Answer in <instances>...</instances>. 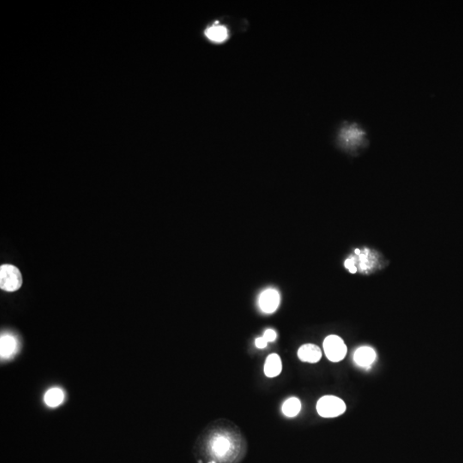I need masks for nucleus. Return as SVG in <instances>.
I'll list each match as a JSON object with an SVG mask.
<instances>
[{
	"mask_svg": "<svg viewBox=\"0 0 463 463\" xmlns=\"http://www.w3.org/2000/svg\"><path fill=\"white\" fill-rule=\"evenodd\" d=\"M242 454V444L225 435L212 437L204 450L206 463H235Z\"/></svg>",
	"mask_w": 463,
	"mask_h": 463,
	"instance_id": "f257e3e1",
	"label": "nucleus"
},
{
	"mask_svg": "<svg viewBox=\"0 0 463 463\" xmlns=\"http://www.w3.org/2000/svg\"><path fill=\"white\" fill-rule=\"evenodd\" d=\"M339 142L348 149H355L367 142V133L357 124H346L339 131Z\"/></svg>",
	"mask_w": 463,
	"mask_h": 463,
	"instance_id": "f03ea898",
	"label": "nucleus"
},
{
	"mask_svg": "<svg viewBox=\"0 0 463 463\" xmlns=\"http://www.w3.org/2000/svg\"><path fill=\"white\" fill-rule=\"evenodd\" d=\"M318 415L324 418H336L346 411V404L339 397L325 396L317 403Z\"/></svg>",
	"mask_w": 463,
	"mask_h": 463,
	"instance_id": "7ed1b4c3",
	"label": "nucleus"
},
{
	"mask_svg": "<svg viewBox=\"0 0 463 463\" xmlns=\"http://www.w3.org/2000/svg\"><path fill=\"white\" fill-rule=\"evenodd\" d=\"M22 276L17 267L3 264L0 267V288L7 292H15L21 288Z\"/></svg>",
	"mask_w": 463,
	"mask_h": 463,
	"instance_id": "20e7f679",
	"label": "nucleus"
},
{
	"mask_svg": "<svg viewBox=\"0 0 463 463\" xmlns=\"http://www.w3.org/2000/svg\"><path fill=\"white\" fill-rule=\"evenodd\" d=\"M324 349L328 360L335 363L342 361L348 352L345 342H343L340 336L336 335H331L325 338Z\"/></svg>",
	"mask_w": 463,
	"mask_h": 463,
	"instance_id": "39448f33",
	"label": "nucleus"
},
{
	"mask_svg": "<svg viewBox=\"0 0 463 463\" xmlns=\"http://www.w3.org/2000/svg\"><path fill=\"white\" fill-rule=\"evenodd\" d=\"M280 305V294L276 289H267L259 297V306L265 313L276 312Z\"/></svg>",
	"mask_w": 463,
	"mask_h": 463,
	"instance_id": "423d86ee",
	"label": "nucleus"
},
{
	"mask_svg": "<svg viewBox=\"0 0 463 463\" xmlns=\"http://www.w3.org/2000/svg\"><path fill=\"white\" fill-rule=\"evenodd\" d=\"M377 359L375 350L371 347H360L355 351L354 360L355 364L360 367L370 368Z\"/></svg>",
	"mask_w": 463,
	"mask_h": 463,
	"instance_id": "0eeeda50",
	"label": "nucleus"
},
{
	"mask_svg": "<svg viewBox=\"0 0 463 463\" xmlns=\"http://www.w3.org/2000/svg\"><path fill=\"white\" fill-rule=\"evenodd\" d=\"M298 356L303 362L317 363L321 360V349L315 344H312V343L305 344V345L301 346L299 349Z\"/></svg>",
	"mask_w": 463,
	"mask_h": 463,
	"instance_id": "6e6552de",
	"label": "nucleus"
},
{
	"mask_svg": "<svg viewBox=\"0 0 463 463\" xmlns=\"http://www.w3.org/2000/svg\"><path fill=\"white\" fill-rule=\"evenodd\" d=\"M17 349V341L11 335H3L0 338V355L3 360L12 357Z\"/></svg>",
	"mask_w": 463,
	"mask_h": 463,
	"instance_id": "1a4fd4ad",
	"label": "nucleus"
},
{
	"mask_svg": "<svg viewBox=\"0 0 463 463\" xmlns=\"http://www.w3.org/2000/svg\"><path fill=\"white\" fill-rule=\"evenodd\" d=\"M204 34L210 41L215 43L224 42L229 36L227 27L220 24H214L208 27L204 32Z\"/></svg>",
	"mask_w": 463,
	"mask_h": 463,
	"instance_id": "9d476101",
	"label": "nucleus"
},
{
	"mask_svg": "<svg viewBox=\"0 0 463 463\" xmlns=\"http://www.w3.org/2000/svg\"><path fill=\"white\" fill-rule=\"evenodd\" d=\"M282 360L279 355L276 354H270L268 356L264 365V373L268 378H276L282 373Z\"/></svg>",
	"mask_w": 463,
	"mask_h": 463,
	"instance_id": "9b49d317",
	"label": "nucleus"
},
{
	"mask_svg": "<svg viewBox=\"0 0 463 463\" xmlns=\"http://www.w3.org/2000/svg\"><path fill=\"white\" fill-rule=\"evenodd\" d=\"M64 393L59 388H51L44 396V402L50 408H56L64 403Z\"/></svg>",
	"mask_w": 463,
	"mask_h": 463,
	"instance_id": "f8f14e48",
	"label": "nucleus"
},
{
	"mask_svg": "<svg viewBox=\"0 0 463 463\" xmlns=\"http://www.w3.org/2000/svg\"><path fill=\"white\" fill-rule=\"evenodd\" d=\"M301 410V403L296 397H291L285 402L282 406V413L287 417L293 418L299 415Z\"/></svg>",
	"mask_w": 463,
	"mask_h": 463,
	"instance_id": "ddd939ff",
	"label": "nucleus"
},
{
	"mask_svg": "<svg viewBox=\"0 0 463 463\" xmlns=\"http://www.w3.org/2000/svg\"><path fill=\"white\" fill-rule=\"evenodd\" d=\"M276 336H277V335H276V331L271 330V329L267 330L264 334V338L268 342H274L276 339Z\"/></svg>",
	"mask_w": 463,
	"mask_h": 463,
	"instance_id": "4468645a",
	"label": "nucleus"
},
{
	"mask_svg": "<svg viewBox=\"0 0 463 463\" xmlns=\"http://www.w3.org/2000/svg\"><path fill=\"white\" fill-rule=\"evenodd\" d=\"M255 344H256V347H257V348L263 349V348H266L268 342H267L266 340L264 339V336H263V337L257 338V339H256V342H255Z\"/></svg>",
	"mask_w": 463,
	"mask_h": 463,
	"instance_id": "2eb2a0df",
	"label": "nucleus"
}]
</instances>
